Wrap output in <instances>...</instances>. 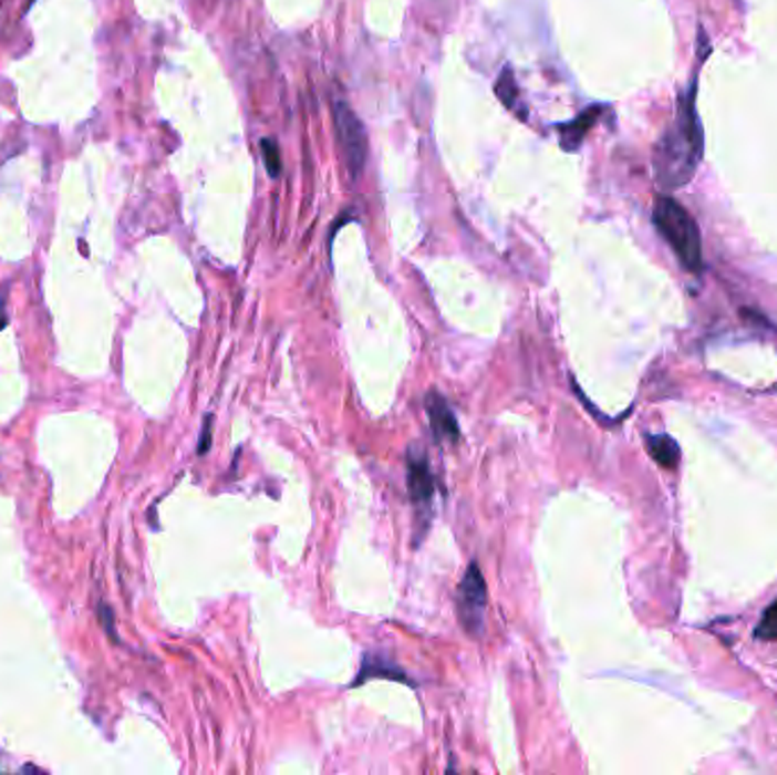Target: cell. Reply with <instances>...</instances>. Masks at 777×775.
Segmentation results:
<instances>
[{
    "label": "cell",
    "instance_id": "6da1fadb",
    "mask_svg": "<svg viewBox=\"0 0 777 775\" xmlns=\"http://www.w3.org/2000/svg\"><path fill=\"white\" fill-rule=\"evenodd\" d=\"M696 92L698 84L694 80L677 99L675 116L655 146V178L666 192L684 187L696 176V168L703 159L705 131L696 107Z\"/></svg>",
    "mask_w": 777,
    "mask_h": 775
},
{
    "label": "cell",
    "instance_id": "7a4b0ae2",
    "mask_svg": "<svg viewBox=\"0 0 777 775\" xmlns=\"http://www.w3.org/2000/svg\"><path fill=\"white\" fill-rule=\"evenodd\" d=\"M653 221L657 232L666 239V244L673 248L677 255L680 265L691 271L701 273L703 271V239L698 224L694 217L671 196H662L655 205Z\"/></svg>",
    "mask_w": 777,
    "mask_h": 775
},
{
    "label": "cell",
    "instance_id": "3957f363",
    "mask_svg": "<svg viewBox=\"0 0 777 775\" xmlns=\"http://www.w3.org/2000/svg\"><path fill=\"white\" fill-rule=\"evenodd\" d=\"M334 127H336V140H339L343 159L351 170V178L358 180L369 157V140H366L364 125L349 105L339 101L334 103Z\"/></svg>",
    "mask_w": 777,
    "mask_h": 775
},
{
    "label": "cell",
    "instance_id": "277c9868",
    "mask_svg": "<svg viewBox=\"0 0 777 775\" xmlns=\"http://www.w3.org/2000/svg\"><path fill=\"white\" fill-rule=\"evenodd\" d=\"M485 608H487V585L478 565H470L466 576L459 585L457 596V610L462 626L470 632L478 634L485 628Z\"/></svg>",
    "mask_w": 777,
    "mask_h": 775
},
{
    "label": "cell",
    "instance_id": "5b68a950",
    "mask_svg": "<svg viewBox=\"0 0 777 775\" xmlns=\"http://www.w3.org/2000/svg\"><path fill=\"white\" fill-rule=\"evenodd\" d=\"M407 489L416 507H429L435 496V476H432L427 457L418 451L407 453Z\"/></svg>",
    "mask_w": 777,
    "mask_h": 775
},
{
    "label": "cell",
    "instance_id": "8992f818",
    "mask_svg": "<svg viewBox=\"0 0 777 775\" xmlns=\"http://www.w3.org/2000/svg\"><path fill=\"white\" fill-rule=\"evenodd\" d=\"M427 414H429V425L432 433L439 442H457L459 440V425L455 414L450 412L448 403L439 399L437 394H432L427 399Z\"/></svg>",
    "mask_w": 777,
    "mask_h": 775
},
{
    "label": "cell",
    "instance_id": "52a82bcc",
    "mask_svg": "<svg viewBox=\"0 0 777 775\" xmlns=\"http://www.w3.org/2000/svg\"><path fill=\"white\" fill-rule=\"evenodd\" d=\"M598 116H600V107H591L584 114H580L576 121L561 127V146H564L567 151H578V146L582 144L584 135L591 131Z\"/></svg>",
    "mask_w": 777,
    "mask_h": 775
},
{
    "label": "cell",
    "instance_id": "ba28073f",
    "mask_svg": "<svg viewBox=\"0 0 777 775\" xmlns=\"http://www.w3.org/2000/svg\"><path fill=\"white\" fill-rule=\"evenodd\" d=\"M645 446L651 457L664 466V468H675L680 464V446L673 437L669 435H651L645 437Z\"/></svg>",
    "mask_w": 777,
    "mask_h": 775
},
{
    "label": "cell",
    "instance_id": "9c48e42d",
    "mask_svg": "<svg viewBox=\"0 0 777 775\" xmlns=\"http://www.w3.org/2000/svg\"><path fill=\"white\" fill-rule=\"evenodd\" d=\"M755 637L764 641H777V600H773L764 610L762 621L755 628Z\"/></svg>",
    "mask_w": 777,
    "mask_h": 775
},
{
    "label": "cell",
    "instance_id": "30bf717a",
    "mask_svg": "<svg viewBox=\"0 0 777 775\" xmlns=\"http://www.w3.org/2000/svg\"><path fill=\"white\" fill-rule=\"evenodd\" d=\"M259 148H262V157H265V164H267L269 176H271V178H278V176H280V170H282V159H280V151H278L276 142H273V140H262V144H259Z\"/></svg>",
    "mask_w": 777,
    "mask_h": 775
},
{
    "label": "cell",
    "instance_id": "8fae6325",
    "mask_svg": "<svg viewBox=\"0 0 777 775\" xmlns=\"http://www.w3.org/2000/svg\"><path fill=\"white\" fill-rule=\"evenodd\" d=\"M496 94L503 99V103H505L507 107L516 110L514 99H518V87H516V82H514V78H511L509 69H505V71H503V75H500V80L496 82Z\"/></svg>",
    "mask_w": 777,
    "mask_h": 775
},
{
    "label": "cell",
    "instance_id": "7c38bea8",
    "mask_svg": "<svg viewBox=\"0 0 777 775\" xmlns=\"http://www.w3.org/2000/svg\"><path fill=\"white\" fill-rule=\"evenodd\" d=\"M101 619H103V626H105V632L114 634V619H112V610L101 606Z\"/></svg>",
    "mask_w": 777,
    "mask_h": 775
},
{
    "label": "cell",
    "instance_id": "4fadbf2b",
    "mask_svg": "<svg viewBox=\"0 0 777 775\" xmlns=\"http://www.w3.org/2000/svg\"><path fill=\"white\" fill-rule=\"evenodd\" d=\"M0 768H6V766H3V764H0Z\"/></svg>",
    "mask_w": 777,
    "mask_h": 775
}]
</instances>
